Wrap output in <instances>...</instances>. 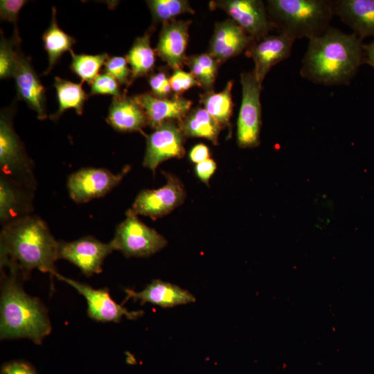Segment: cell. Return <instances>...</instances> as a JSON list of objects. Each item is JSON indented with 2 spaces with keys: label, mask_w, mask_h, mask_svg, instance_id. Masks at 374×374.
Here are the masks:
<instances>
[{
  "label": "cell",
  "mask_w": 374,
  "mask_h": 374,
  "mask_svg": "<svg viewBox=\"0 0 374 374\" xmlns=\"http://www.w3.org/2000/svg\"><path fill=\"white\" fill-rule=\"evenodd\" d=\"M59 244L37 216L26 215L16 219L4 224L1 231V269L21 280L35 269L55 276Z\"/></svg>",
  "instance_id": "obj_1"
},
{
  "label": "cell",
  "mask_w": 374,
  "mask_h": 374,
  "mask_svg": "<svg viewBox=\"0 0 374 374\" xmlns=\"http://www.w3.org/2000/svg\"><path fill=\"white\" fill-rule=\"evenodd\" d=\"M363 39L331 26L310 39L301 75L324 86L348 85L364 64Z\"/></svg>",
  "instance_id": "obj_2"
},
{
  "label": "cell",
  "mask_w": 374,
  "mask_h": 374,
  "mask_svg": "<svg viewBox=\"0 0 374 374\" xmlns=\"http://www.w3.org/2000/svg\"><path fill=\"white\" fill-rule=\"evenodd\" d=\"M1 272V339L27 338L42 344L52 329L47 309L39 299L24 291L22 280Z\"/></svg>",
  "instance_id": "obj_3"
},
{
  "label": "cell",
  "mask_w": 374,
  "mask_h": 374,
  "mask_svg": "<svg viewBox=\"0 0 374 374\" xmlns=\"http://www.w3.org/2000/svg\"><path fill=\"white\" fill-rule=\"evenodd\" d=\"M269 20L278 34L309 40L324 33L335 15L332 0H268Z\"/></svg>",
  "instance_id": "obj_4"
},
{
  "label": "cell",
  "mask_w": 374,
  "mask_h": 374,
  "mask_svg": "<svg viewBox=\"0 0 374 374\" xmlns=\"http://www.w3.org/2000/svg\"><path fill=\"white\" fill-rule=\"evenodd\" d=\"M0 168L18 184L33 183L32 161L14 130L10 114L5 111L0 117Z\"/></svg>",
  "instance_id": "obj_5"
},
{
  "label": "cell",
  "mask_w": 374,
  "mask_h": 374,
  "mask_svg": "<svg viewBox=\"0 0 374 374\" xmlns=\"http://www.w3.org/2000/svg\"><path fill=\"white\" fill-rule=\"evenodd\" d=\"M242 102L237 122V142L240 148H255L260 143L262 124L260 85L252 71L240 75Z\"/></svg>",
  "instance_id": "obj_6"
},
{
  "label": "cell",
  "mask_w": 374,
  "mask_h": 374,
  "mask_svg": "<svg viewBox=\"0 0 374 374\" xmlns=\"http://www.w3.org/2000/svg\"><path fill=\"white\" fill-rule=\"evenodd\" d=\"M126 216L116 227L111 240L115 250L121 251L126 257H146L167 244L162 235L141 222L137 216Z\"/></svg>",
  "instance_id": "obj_7"
},
{
  "label": "cell",
  "mask_w": 374,
  "mask_h": 374,
  "mask_svg": "<svg viewBox=\"0 0 374 374\" xmlns=\"http://www.w3.org/2000/svg\"><path fill=\"white\" fill-rule=\"evenodd\" d=\"M163 175L166 184L158 189L141 191L126 215H141L155 220L168 214L184 202L186 192L181 181L171 174Z\"/></svg>",
  "instance_id": "obj_8"
},
{
  "label": "cell",
  "mask_w": 374,
  "mask_h": 374,
  "mask_svg": "<svg viewBox=\"0 0 374 374\" xmlns=\"http://www.w3.org/2000/svg\"><path fill=\"white\" fill-rule=\"evenodd\" d=\"M130 170L126 166L120 173L114 174L104 168H82L69 177V195L79 204L103 197L115 188Z\"/></svg>",
  "instance_id": "obj_9"
},
{
  "label": "cell",
  "mask_w": 374,
  "mask_h": 374,
  "mask_svg": "<svg viewBox=\"0 0 374 374\" xmlns=\"http://www.w3.org/2000/svg\"><path fill=\"white\" fill-rule=\"evenodd\" d=\"M61 281L72 286L82 295L87 303L88 316L96 321L118 323L123 317L135 320L142 317V310L129 311L122 305L116 303L110 296L109 289H94L87 284L66 278L57 272L55 275Z\"/></svg>",
  "instance_id": "obj_10"
},
{
  "label": "cell",
  "mask_w": 374,
  "mask_h": 374,
  "mask_svg": "<svg viewBox=\"0 0 374 374\" xmlns=\"http://www.w3.org/2000/svg\"><path fill=\"white\" fill-rule=\"evenodd\" d=\"M209 7L223 10L256 41L269 35L274 29L265 4L261 0L212 1Z\"/></svg>",
  "instance_id": "obj_11"
},
{
  "label": "cell",
  "mask_w": 374,
  "mask_h": 374,
  "mask_svg": "<svg viewBox=\"0 0 374 374\" xmlns=\"http://www.w3.org/2000/svg\"><path fill=\"white\" fill-rule=\"evenodd\" d=\"M114 251L111 241L104 243L86 236L72 242H60L59 259L71 262L89 277L103 271L104 260Z\"/></svg>",
  "instance_id": "obj_12"
},
{
  "label": "cell",
  "mask_w": 374,
  "mask_h": 374,
  "mask_svg": "<svg viewBox=\"0 0 374 374\" xmlns=\"http://www.w3.org/2000/svg\"><path fill=\"white\" fill-rule=\"evenodd\" d=\"M146 136V150L143 165L155 171L163 161L171 158H181L185 153L184 134L179 124L167 121Z\"/></svg>",
  "instance_id": "obj_13"
},
{
  "label": "cell",
  "mask_w": 374,
  "mask_h": 374,
  "mask_svg": "<svg viewBox=\"0 0 374 374\" xmlns=\"http://www.w3.org/2000/svg\"><path fill=\"white\" fill-rule=\"evenodd\" d=\"M294 41L285 35L277 34L254 40L249 46L245 53L253 60L252 72L260 85L274 65L290 56Z\"/></svg>",
  "instance_id": "obj_14"
},
{
  "label": "cell",
  "mask_w": 374,
  "mask_h": 374,
  "mask_svg": "<svg viewBox=\"0 0 374 374\" xmlns=\"http://www.w3.org/2000/svg\"><path fill=\"white\" fill-rule=\"evenodd\" d=\"M254 40L235 21L227 19L215 24L208 53L222 64L246 51Z\"/></svg>",
  "instance_id": "obj_15"
},
{
  "label": "cell",
  "mask_w": 374,
  "mask_h": 374,
  "mask_svg": "<svg viewBox=\"0 0 374 374\" xmlns=\"http://www.w3.org/2000/svg\"><path fill=\"white\" fill-rule=\"evenodd\" d=\"M190 20H172L163 24L156 48L157 55L172 69L186 63Z\"/></svg>",
  "instance_id": "obj_16"
},
{
  "label": "cell",
  "mask_w": 374,
  "mask_h": 374,
  "mask_svg": "<svg viewBox=\"0 0 374 374\" xmlns=\"http://www.w3.org/2000/svg\"><path fill=\"white\" fill-rule=\"evenodd\" d=\"M13 78L18 98L25 101L37 113L39 119L46 118L45 89L31 64L30 59L19 50Z\"/></svg>",
  "instance_id": "obj_17"
},
{
  "label": "cell",
  "mask_w": 374,
  "mask_h": 374,
  "mask_svg": "<svg viewBox=\"0 0 374 374\" xmlns=\"http://www.w3.org/2000/svg\"><path fill=\"white\" fill-rule=\"evenodd\" d=\"M134 98L145 111L148 125L153 129L167 121L180 122L190 111L193 103L180 96L159 98L151 93L139 94Z\"/></svg>",
  "instance_id": "obj_18"
},
{
  "label": "cell",
  "mask_w": 374,
  "mask_h": 374,
  "mask_svg": "<svg viewBox=\"0 0 374 374\" xmlns=\"http://www.w3.org/2000/svg\"><path fill=\"white\" fill-rule=\"evenodd\" d=\"M126 299L140 301L143 305L152 303L162 308H172L195 301V297L188 291L181 287L161 280H154L142 291L135 292L131 289H125Z\"/></svg>",
  "instance_id": "obj_19"
},
{
  "label": "cell",
  "mask_w": 374,
  "mask_h": 374,
  "mask_svg": "<svg viewBox=\"0 0 374 374\" xmlns=\"http://www.w3.org/2000/svg\"><path fill=\"white\" fill-rule=\"evenodd\" d=\"M333 11L361 38L374 36V0H332Z\"/></svg>",
  "instance_id": "obj_20"
},
{
  "label": "cell",
  "mask_w": 374,
  "mask_h": 374,
  "mask_svg": "<svg viewBox=\"0 0 374 374\" xmlns=\"http://www.w3.org/2000/svg\"><path fill=\"white\" fill-rule=\"evenodd\" d=\"M106 120L114 130L123 132H142L143 128L148 125L141 106L134 97L125 93L120 98H113Z\"/></svg>",
  "instance_id": "obj_21"
},
{
  "label": "cell",
  "mask_w": 374,
  "mask_h": 374,
  "mask_svg": "<svg viewBox=\"0 0 374 374\" xmlns=\"http://www.w3.org/2000/svg\"><path fill=\"white\" fill-rule=\"evenodd\" d=\"M19 190V184L6 176L0 178V220L3 225L25 216L28 204Z\"/></svg>",
  "instance_id": "obj_22"
},
{
  "label": "cell",
  "mask_w": 374,
  "mask_h": 374,
  "mask_svg": "<svg viewBox=\"0 0 374 374\" xmlns=\"http://www.w3.org/2000/svg\"><path fill=\"white\" fill-rule=\"evenodd\" d=\"M179 126L185 136L200 137L218 144V136L222 129L216 121L202 107L190 110L179 122Z\"/></svg>",
  "instance_id": "obj_23"
},
{
  "label": "cell",
  "mask_w": 374,
  "mask_h": 374,
  "mask_svg": "<svg viewBox=\"0 0 374 374\" xmlns=\"http://www.w3.org/2000/svg\"><path fill=\"white\" fill-rule=\"evenodd\" d=\"M42 40L48 60V66L44 73L47 75L63 53L66 51L73 52L72 47L75 43V39L66 33L57 25L55 7L52 8L51 21L42 35Z\"/></svg>",
  "instance_id": "obj_24"
},
{
  "label": "cell",
  "mask_w": 374,
  "mask_h": 374,
  "mask_svg": "<svg viewBox=\"0 0 374 374\" xmlns=\"http://www.w3.org/2000/svg\"><path fill=\"white\" fill-rule=\"evenodd\" d=\"M53 86L56 90L58 109L51 116V119H58L63 112L69 109H74L78 115H81L84 103L89 97L82 89V84L55 77Z\"/></svg>",
  "instance_id": "obj_25"
},
{
  "label": "cell",
  "mask_w": 374,
  "mask_h": 374,
  "mask_svg": "<svg viewBox=\"0 0 374 374\" xmlns=\"http://www.w3.org/2000/svg\"><path fill=\"white\" fill-rule=\"evenodd\" d=\"M126 58L131 69L132 82L148 75L153 69L155 52L150 45V30L136 39Z\"/></svg>",
  "instance_id": "obj_26"
},
{
  "label": "cell",
  "mask_w": 374,
  "mask_h": 374,
  "mask_svg": "<svg viewBox=\"0 0 374 374\" xmlns=\"http://www.w3.org/2000/svg\"><path fill=\"white\" fill-rule=\"evenodd\" d=\"M233 80L229 81L224 89L219 92L213 91L200 95L204 109L216 121L222 128L229 127L233 112L231 91Z\"/></svg>",
  "instance_id": "obj_27"
},
{
  "label": "cell",
  "mask_w": 374,
  "mask_h": 374,
  "mask_svg": "<svg viewBox=\"0 0 374 374\" xmlns=\"http://www.w3.org/2000/svg\"><path fill=\"white\" fill-rule=\"evenodd\" d=\"M185 64L200 87L206 92L212 91L220 65L218 61L209 53H202L187 57Z\"/></svg>",
  "instance_id": "obj_28"
},
{
  "label": "cell",
  "mask_w": 374,
  "mask_h": 374,
  "mask_svg": "<svg viewBox=\"0 0 374 374\" xmlns=\"http://www.w3.org/2000/svg\"><path fill=\"white\" fill-rule=\"evenodd\" d=\"M71 70L82 80L91 84L98 76L99 71L109 57L106 53L98 55H77L71 53Z\"/></svg>",
  "instance_id": "obj_29"
},
{
  "label": "cell",
  "mask_w": 374,
  "mask_h": 374,
  "mask_svg": "<svg viewBox=\"0 0 374 374\" xmlns=\"http://www.w3.org/2000/svg\"><path fill=\"white\" fill-rule=\"evenodd\" d=\"M147 4L154 21L163 24L174 20L183 13L195 12L188 1L185 0H150Z\"/></svg>",
  "instance_id": "obj_30"
},
{
  "label": "cell",
  "mask_w": 374,
  "mask_h": 374,
  "mask_svg": "<svg viewBox=\"0 0 374 374\" xmlns=\"http://www.w3.org/2000/svg\"><path fill=\"white\" fill-rule=\"evenodd\" d=\"M19 44L14 39H7L1 32L0 42L1 79L13 78L18 59V49L15 50V46Z\"/></svg>",
  "instance_id": "obj_31"
},
{
  "label": "cell",
  "mask_w": 374,
  "mask_h": 374,
  "mask_svg": "<svg viewBox=\"0 0 374 374\" xmlns=\"http://www.w3.org/2000/svg\"><path fill=\"white\" fill-rule=\"evenodd\" d=\"M104 71L113 76L121 84L128 87L132 84L131 69L127 58L124 57H109L105 64Z\"/></svg>",
  "instance_id": "obj_32"
},
{
  "label": "cell",
  "mask_w": 374,
  "mask_h": 374,
  "mask_svg": "<svg viewBox=\"0 0 374 374\" xmlns=\"http://www.w3.org/2000/svg\"><path fill=\"white\" fill-rule=\"evenodd\" d=\"M28 2L24 0H1L0 17L1 21L11 22L15 26L13 39L19 44L20 37L17 29V20L20 10Z\"/></svg>",
  "instance_id": "obj_33"
},
{
  "label": "cell",
  "mask_w": 374,
  "mask_h": 374,
  "mask_svg": "<svg viewBox=\"0 0 374 374\" xmlns=\"http://www.w3.org/2000/svg\"><path fill=\"white\" fill-rule=\"evenodd\" d=\"M108 94L120 98L121 94L118 82L110 74H99L91 84L90 95Z\"/></svg>",
  "instance_id": "obj_34"
},
{
  "label": "cell",
  "mask_w": 374,
  "mask_h": 374,
  "mask_svg": "<svg viewBox=\"0 0 374 374\" xmlns=\"http://www.w3.org/2000/svg\"><path fill=\"white\" fill-rule=\"evenodd\" d=\"M169 80L172 90L175 93V96H179L194 86L200 87L190 72L184 71L181 69H175Z\"/></svg>",
  "instance_id": "obj_35"
},
{
  "label": "cell",
  "mask_w": 374,
  "mask_h": 374,
  "mask_svg": "<svg viewBox=\"0 0 374 374\" xmlns=\"http://www.w3.org/2000/svg\"><path fill=\"white\" fill-rule=\"evenodd\" d=\"M1 374H37V373L29 363L16 360L5 363L1 367Z\"/></svg>",
  "instance_id": "obj_36"
},
{
  "label": "cell",
  "mask_w": 374,
  "mask_h": 374,
  "mask_svg": "<svg viewBox=\"0 0 374 374\" xmlns=\"http://www.w3.org/2000/svg\"><path fill=\"white\" fill-rule=\"evenodd\" d=\"M216 167L215 162L209 158L204 161L197 163L195 169L197 177L202 182L208 185L209 179L215 172Z\"/></svg>",
  "instance_id": "obj_37"
},
{
  "label": "cell",
  "mask_w": 374,
  "mask_h": 374,
  "mask_svg": "<svg viewBox=\"0 0 374 374\" xmlns=\"http://www.w3.org/2000/svg\"><path fill=\"white\" fill-rule=\"evenodd\" d=\"M168 80L169 78L165 71H160L158 73L152 74L149 78V84L152 93L158 97L162 87Z\"/></svg>",
  "instance_id": "obj_38"
},
{
  "label": "cell",
  "mask_w": 374,
  "mask_h": 374,
  "mask_svg": "<svg viewBox=\"0 0 374 374\" xmlns=\"http://www.w3.org/2000/svg\"><path fill=\"white\" fill-rule=\"evenodd\" d=\"M209 150L202 143L195 145L189 152V159L193 163H198L209 159Z\"/></svg>",
  "instance_id": "obj_39"
},
{
  "label": "cell",
  "mask_w": 374,
  "mask_h": 374,
  "mask_svg": "<svg viewBox=\"0 0 374 374\" xmlns=\"http://www.w3.org/2000/svg\"><path fill=\"white\" fill-rule=\"evenodd\" d=\"M364 63L374 67V41L369 44H364Z\"/></svg>",
  "instance_id": "obj_40"
}]
</instances>
